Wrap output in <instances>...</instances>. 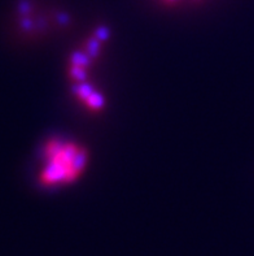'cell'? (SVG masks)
<instances>
[{"label": "cell", "mask_w": 254, "mask_h": 256, "mask_svg": "<svg viewBox=\"0 0 254 256\" xmlns=\"http://www.w3.org/2000/svg\"><path fill=\"white\" fill-rule=\"evenodd\" d=\"M40 159L39 182L52 188H65L78 182L88 166L86 147L62 136H53L45 142Z\"/></svg>", "instance_id": "obj_1"}, {"label": "cell", "mask_w": 254, "mask_h": 256, "mask_svg": "<svg viewBox=\"0 0 254 256\" xmlns=\"http://www.w3.org/2000/svg\"><path fill=\"white\" fill-rule=\"evenodd\" d=\"M161 4H165V6H179L182 3H196V2H200V0H158Z\"/></svg>", "instance_id": "obj_2"}]
</instances>
